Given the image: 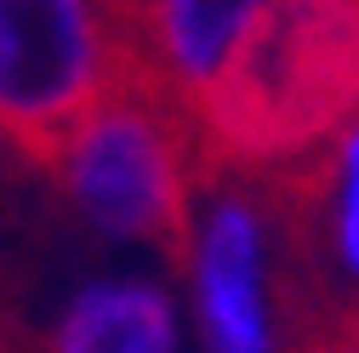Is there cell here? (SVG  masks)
I'll return each instance as SVG.
<instances>
[{
	"mask_svg": "<svg viewBox=\"0 0 359 353\" xmlns=\"http://www.w3.org/2000/svg\"><path fill=\"white\" fill-rule=\"evenodd\" d=\"M359 114V0H280L217 97L194 109L222 171L320 154Z\"/></svg>",
	"mask_w": 359,
	"mask_h": 353,
	"instance_id": "1",
	"label": "cell"
},
{
	"mask_svg": "<svg viewBox=\"0 0 359 353\" xmlns=\"http://www.w3.org/2000/svg\"><path fill=\"white\" fill-rule=\"evenodd\" d=\"M46 171L80 228L120 251H177L205 188L194 120L137 74L63 131Z\"/></svg>",
	"mask_w": 359,
	"mask_h": 353,
	"instance_id": "2",
	"label": "cell"
},
{
	"mask_svg": "<svg viewBox=\"0 0 359 353\" xmlns=\"http://www.w3.org/2000/svg\"><path fill=\"white\" fill-rule=\"evenodd\" d=\"M189 353H291L285 228L251 171H217L177 245Z\"/></svg>",
	"mask_w": 359,
	"mask_h": 353,
	"instance_id": "3",
	"label": "cell"
},
{
	"mask_svg": "<svg viewBox=\"0 0 359 353\" xmlns=\"http://www.w3.org/2000/svg\"><path fill=\"white\" fill-rule=\"evenodd\" d=\"M131 74L120 0H0V148L46 165L63 131Z\"/></svg>",
	"mask_w": 359,
	"mask_h": 353,
	"instance_id": "4",
	"label": "cell"
},
{
	"mask_svg": "<svg viewBox=\"0 0 359 353\" xmlns=\"http://www.w3.org/2000/svg\"><path fill=\"white\" fill-rule=\"evenodd\" d=\"M131 34V69L194 120L234 74L257 29L280 0H120Z\"/></svg>",
	"mask_w": 359,
	"mask_h": 353,
	"instance_id": "5",
	"label": "cell"
},
{
	"mask_svg": "<svg viewBox=\"0 0 359 353\" xmlns=\"http://www.w3.org/2000/svg\"><path fill=\"white\" fill-rule=\"evenodd\" d=\"M40 353H189L183 296L160 268H97L63 291Z\"/></svg>",
	"mask_w": 359,
	"mask_h": 353,
	"instance_id": "6",
	"label": "cell"
},
{
	"mask_svg": "<svg viewBox=\"0 0 359 353\" xmlns=\"http://www.w3.org/2000/svg\"><path fill=\"white\" fill-rule=\"evenodd\" d=\"M313 160V251L331 285L359 302V114Z\"/></svg>",
	"mask_w": 359,
	"mask_h": 353,
	"instance_id": "7",
	"label": "cell"
}]
</instances>
